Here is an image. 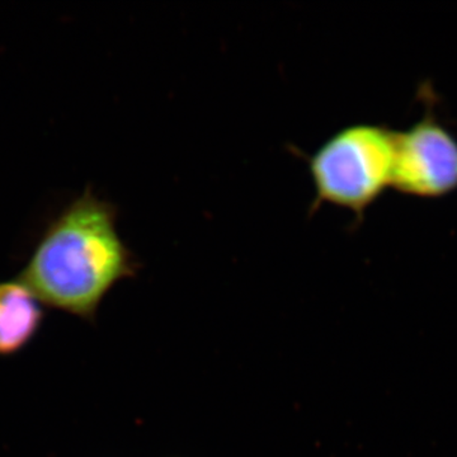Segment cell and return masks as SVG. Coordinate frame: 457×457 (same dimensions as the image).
<instances>
[{
  "label": "cell",
  "mask_w": 457,
  "mask_h": 457,
  "mask_svg": "<svg viewBox=\"0 0 457 457\" xmlns=\"http://www.w3.org/2000/svg\"><path fill=\"white\" fill-rule=\"evenodd\" d=\"M137 270L116 207L88 188L50 222L17 279L42 305L95 321L114 286Z\"/></svg>",
  "instance_id": "obj_1"
},
{
  "label": "cell",
  "mask_w": 457,
  "mask_h": 457,
  "mask_svg": "<svg viewBox=\"0 0 457 457\" xmlns=\"http://www.w3.org/2000/svg\"><path fill=\"white\" fill-rule=\"evenodd\" d=\"M306 162L315 188L311 212L328 204L361 220L392 188L394 130L354 123L333 134Z\"/></svg>",
  "instance_id": "obj_2"
},
{
  "label": "cell",
  "mask_w": 457,
  "mask_h": 457,
  "mask_svg": "<svg viewBox=\"0 0 457 457\" xmlns=\"http://www.w3.org/2000/svg\"><path fill=\"white\" fill-rule=\"evenodd\" d=\"M392 188L420 200H438L457 191V137L431 107L420 121L394 131Z\"/></svg>",
  "instance_id": "obj_3"
},
{
  "label": "cell",
  "mask_w": 457,
  "mask_h": 457,
  "mask_svg": "<svg viewBox=\"0 0 457 457\" xmlns=\"http://www.w3.org/2000/svg\"><path fill=\"white\" fill-rule=\"evenodd\" d=\"M44 305L22 282L0 281V356L20 353L40 332Z\"/></svg>",
  "instance_id": "obj_4"
}]
</instances>
